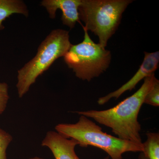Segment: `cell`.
<instances>
[{
  "label": "cell",
  "mask_w": 159,
  "mask_h": 159,
  "mask_svg": "<svg viewBox=\"0 0 159 159\" xmlns=\"http://www.w3.org/2000/svg\"><path fill=\"white\" fill-rule=\"evenodd\" d=\"M145 57L140 68L134 75L126 83L117 90L110 93L104 97H100L97 102L100 105H103L112 98L117 99L127 91H131L142 79L154 74L159 67V52L148 53L144 52Z\"/></svg>",
  "instance_id": "8992f818"
},
{
  "label": "cell",
  "mask_w": 159,
  "mask_h": 159,
  "mask_svg": "<svg viewBox=\"0 0 159 159\" xmlns=\"http://www.w3.org/2000/svg\"><path fill=\"white\" fill-rule=\"evenodd\" d=\"M155 77L154 74L145 78L144 83L136 93L112 108L105 110H92L74 112L94 119L99 124L109 127L119 139L143 147L140 135L141 125L138 121V116Z\"/></svg>",
  "instance_id": "6da1fadb"
},
{
  "label": "cell",
  "mask_w": 159,
  "mask_h": 159,
  "mask_svg": "<svg viewBox=\"0 0 159 159\" xmlns=\"http://www.w3.org/2000/svg\"><path fill=\"white\" fill-rule=\"evenodd\" d=\"M81 25L84 33L83 40L77 44L71 45L63 57L65 62L76 77L89 82L108 68L111 54L99 43H94L88 31Z\"/></svg>",
  "instance_id": "5b68a950"
},
{
  "label": "cell",
  "mask_w": 159,
  "mask_h": 159,
  "mask_svg": "<svg viewBox=\"0 0 159 159\" xmlns=\"http://www.w3.org/2000/svg\"><path fill=\"white\" fill-rule=\"evenodd\" d=\"M147 139L143 143V153L148 159H159V134L149 132Z\"/></svg>",
  "instance_id": "30bf717a"
},
{
  "label": "cell",
  "mask_w": 159,
  "mask_h": 159,
  "mask_svg": "<svg viewBox=\"0 0 159 159\" xmlns=\"http://www.w3.org/2000/svg\"><path fill=\"white\" fill-rule=\"evenodd\" d=\"M132 0H81L78 8L80 20L83 27L99 39V44L105 48L109 39L116 32L122 14Z\"/></svg>",
  "instance_id": "277c9868"
},
{
  "label": "cell",
  "mask_w": 159,
  "mask_h": 159,
  "mask_svg": "<svg viewBox=\"0 0 159 159\" xmlns=\"http://www.w3.org/2000/svg\"><path fill=\"white\" fill-rule=\"evenodd\" d=\"M102 159H110V157L108 156L105 157H104V158Z\"/></svg>",
  "instance_id": "2e32d148"
},
{
  "label": "cell",
  "mask_w": 159,
  "mask_h": 159,
  "mask_svg": "<svg viewBox=\"0 0 159 159\" xmlns=\"http://www.w3.org/2000/svg\"><path fill=\"white\" fill-rule=\"evenodd\" d=\"M80 3L81 0H43L41 6L46 8L52 19L55 18L57 9H60L62 24L72 29L77 22H80L78 8Z\"/></svg>",
  "instance_id": "52a82bcc"
},
{
  "label": "cell",
  "mask_w": 159,
  "mask_h": 159,
  "mask_svg": "<svg viewBox=\"0 0 159 159\" xmlns=\"http://www.w3.org/2000/svg\"><path fill=\"white\" fill-rule=\"evenodd\" d=\"M41 145L50 149L55 159H80L75 151L78 142L74 139H66L57 132H48Z\"/></svg>",
  "instance_id": "ba28073f"
},
{
  "label": "cell",
  "mask_w": 159,
  "mask_h": 159,
  "mask_svg": "<svg viewBox=\"0 0 159 159\" xmlns=\"http://www.w3.org/2000/svg\"><path fill=\"white\" fill-rule=\"evenodd\" d=\"M14 13L22 14L26 17L29 16V10L23 1L0 0V30L4 29L3 21Z\"/></svg>",
  "instance_id": "9c48e42d"
},
{
  "label": "cell",
  "mask_w": 159,
  "mask_h": 159,
  "mask_svg": "<svg viewBox=\"0 0 159 159\" xmlns=\"http://www.w3.org/2000/svg\"><path fill=\"white\" fill-rule=\"evenodd\" d=\"M144 103L157 107H159V80L156 77L151 87L145 96Z\"/></svg>",
  "instance_id": "8fae6325"
},
{
  "label": "cell",
  "mask_w": 159,
  "mask_h": 159,
  "mask_svg": "<svg viewBox=\"0 0 159 159\" xmlns=\"http://www.w3.org/2000/svg\"><path fill=\"white\" fill-rule=\"evenodd\" d=\"M71 45L68 31L61 29L51 31L40 45L36 55L18 71L16 86L19 98L27 93L38 77L56 60L65 56Z\"/></svg>",
  "instance_id": "3957f363"
},
{
  "label": "cell",
  "mask_w": 159,
  "mask_h": 159,
  "mask_svg": "<svg viewBox=\"0 0 159 159\" xmlns=\"http://www.w3.org/2000/svg\"><path fill=\"white\" fill-rule=\"evenodd\" d=\"M139 159H148V158L147 157H146L144 153L143 152H141L140 153V155L139 156Z\"/></svg>",
  "instance_id": "5bb4252c"
},
{
  "label": "cell",
  "mask_w": 159,
  "mask_h": 159,
  "mask_svg": "<svg viewBox=\"0 0 159 159\" xmlns=\"http://www.w3.org/2000/svg\"><path fill=\"white\" fill-rule=\"evenodd\" d=\"M29 159H45L42 158L38 157H35L31 158H30Z\"/></svg>",
  "instance_id": "9a60e30c"
},
{
  "label": "cell",
  "mask_w": 159,
  "mask_h": 159,
  "mask_svg": "<svg viewBox=\"0 0 159 159\" xmlns=\"http://www.w3.org/2000/svg\"><path fill=\"white\" fill-rule=\"evenodd\" d=\"M9 98L8 84L6 83L0 82V115L5 111Z\"/></svg>",
  "instance_id": "4fadbf2b"
},
{
  "label": "cell",
  "mask_w": 159,
  "mask_h": 159,
  "mask_svg": "<svg viewBox=\"0 0 159 159\" xmlns=\"http://www.w3.org/2000/svg\"><path fill=\"white\" fill-rule=\"evenodd\" d=\"M12 141L11 135L0 128V159H7L6 150Z\"/></svg>",
  "instance_id": "7c38bea8"
},
{
  "label": "cell",
  "mask_w": 159,
  "mask_h": 159,
  "mask_svg": "<svg viewBox=\"0 0 159 159\" xmlns=\"http://www.w3.org/2000/svg\"><path fill=\"white\" fill-rule=\"evenodd\" d=\"M55 129L65 138L76 140L80 147L93 146L102 149L111 159H122V154L126 152H143L139 145L104 132L100 126L82 115L77 123H60Z\"/></svg>",
  "instance_id": "7a4b0ae2"
}]
</instances>
